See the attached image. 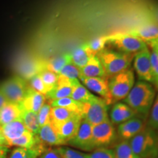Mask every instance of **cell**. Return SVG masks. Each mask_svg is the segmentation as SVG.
<instances>
[{
    "label": "cell",
    "mask_w": 158,
    "mask_h": 158,
    "mask_svg": "<svg viewBox=\"0 0 158 158\" xmlns=\"http://www.w3.org/2000/svg\"><path fill=\"white\" fill-rule=\"evenodd\" d=\"M155 95L156 92L151 84L140 81L134 84L124 102L137 114L147 117L155 101Z\"/></svg>",
    "instance_id": "6da1fadb"
},
{
    "label": "cell",
    "mask_w": 158,
    "mask_h": 158,
    "mask_svg": "<svg viewBox=\"0 0 158 158\" xmlns=\"http://www.w3.org/2000/svg\"><path fill=\"white\" fill-rule=\"evenodd\" d=\"M106 72V78L113 77L129 68L135 55L104 48L96 55Z\"/></svg>",
    "instance_id": "7a4b0ae2"
},
{
    "label": "cell",
    "mask_w": 158,
    "mask_h": 158,
    "mask_svg": "<svg viewBox=\"0 0 158 158\" xmlns=\"http://www.w3.org/2000/svg\"><path fill=\"white\" fill-rule=\"evenodd\" d=\"M129 142L134 152L140 158L158 157V135L152 128L146 127Z\"/></svg>",
    "instance_id": "3957f363"
},
{
    "label": "cell",
    "mask_w": 158,
    "mask_h": 158,
    "mask_svg": "<svg viewBox=\"0 0 158 158\" xmlns=\"http://www.w3.org/2000/svg\"><path fill=\"white\" fill-rule=\"evenodd\" d=\"M135 84V75L132 69H127L111 77L108 87L112 103L124 100Z\"/></svg>",
    "instance_id": "277c9868"
},
{
    "label": "cell",
    "mask_w": 158,
    "mask_h": 158,
    "mask_svg": "<svg viewBox=\"0 0 158 158\" xmlns=\"http://www.w3.org/2000/svg\"><path fill=\"white\" fill-rule=\"evenodd\" d=\"M108 43L122 53L135 55L147 48V43L128 33L118 32L108 36Z\"/></svg>",
    "instance_id": "5b68a950"
},
{
    "label": "cell",
    "mask_w": 158,
    "mask_h": 158,
    "mask_svg": "<svg viewBox=\"0 0 158 158\" xmlns=\"http://www.w3.org/2000/svg\"><path fill=\"white\" fill-rule=\"evenodd\" d=\"M81 116L92 125H97L108 119L107 104L101 98L97 97L88 102L82 103Z\"/></svg>",
    "instance_id": "8992f818"
},
{
    "label": "cell",
    "mask_w": 158,
    "mask_h": 158,
    "mask_svg": "<svg viewBox=\"0 0 158 158\" xmlns=\"http://www.w3.org/2000/svg\"><path fill=\"white\" fill-rule=\"evenodd\" d=\"M29 88L27 81L20 76H15L4 82L0 87V91L7 102L20 104L24 99Z\"/></svg>",
    "instance_id": "52a82bcc"
},
{
    "label": "cell",
    "mask_w": 158,
    "mask_h": 158,
    "mask_svg": "<svg viewBox=\"0 0 158 158\" xmlns=\"http://www.w3.org/2000/svg\"><path fill=\"white\" fill-rule=\"evenodd\" d=\"M116 137L115 128L109 119L92 127V141L94 149L110 147L116 141Z\"/></svg>",
    "instance_id": "ba28073f"
},
{
    "label": "cell",
    "mask_w": 158,
    "mask_h": 158,
    "mask_svg": "<svg viewBox=\"0 0 158 158\" xmlns=\"http://www.w3.org/2000/svg\"><path fill=\"white\" fill-rule=\"evenodd\" d=\"M92 127L89 122L82 119L80 127L75 137L68 142V145L82 151L90 152L94 149L92 141Z\"/></svg>",
    "instance_id": "9c48e42d"
},
{
    "label": "cell",
    "mask_w": 158,
    "mask_h": 158,
    "mask_svg": "<svg viewBox=\"0 0 158 158\" xmlns=\"http://www.w3.org/2000/svg\"><path fill=\"white\" fill-rule=\"evenodd\" d=\"M134 68L140 80L152 83L151 52L148 48L140 51L135 55Z\"/></svg>",
    "instance_id": "30bf717a"
},
{
    "label": "cell",
    "mask_w": 158,
    "mask_h": 158,
    "mask_svg": "<svg viewBox=\"0 0 158 158\" xmlns=\"http://www.w3.org/2000/svg\"><path fill=\"white\" fill-rule=\"evenodd\" d=\"M79 80L81 81L85 87L87 89H89L102 98L107 106L112 104L111 97H110L109 87H108V78H106V77L88 78V77L83 76L81 75L79 78Z\"/></svg>",
    "instance_id": "8fae6325"
},
{
    "label": "cell",
    "mask_w": 158,
    "mask_h": 158,
    "mask_svg": "<svg viewBox=\"0 0 158 158\" xmlns=\"http://www.w3.org/2000/svg\"><path fill=\"white\" fill-rule=\"evenodd\" d=\"M17 70L21 78L25 81H29L45 70V61L37 58L25 59L19 63Z\"/></svg>",
    "instance_id": "7c38bea8"
},
{
    "label": "cell",
    "mask_w": 158,
    "mask_h": 158,
    "mask_svg": "<svg viewBox=\"0 0 158 158\" xmlns=\"http://www.w3.org/2000/svg\"><path fill=\"white\" fill-rule=\"evenodd\" d=\"M78 79H70L58 74V81L56 85L45 95L49 100H54L64 98H70L73 90L74 84Z\"/></svg>",
    "instance_id": "4fadbf2b"
},
{
    "label": "cell",
    "mask_w": 158,
    "mask_h": 158,
    "mask_svg": "<svg viewBox=\"0 0 158 158\" xmlns=\"http://www.w3.org/2000/svg\"><path fill=\"white\" fill-rule=\"evenodd\" d=\"M146 123L142 118L133 117L118 124V135L123 141L131 140L146 129Z\"/></svg>",
    "instance_id": "5bb4252c"
},
{
    "label": "cell",
    "mask_w": 158,
    "mask_h": 158,
    "mask_svg": "<svg viewBox=\"0 0 158 158\" xmlns=\"http://www.w3.org/2000/svg\"><path fill=\"white\" fill-rule=\"evenodd\" d=\"M82 119L80 114H76L73 117L69 118L63 123L57 126H54L59 135L65 142V143L68 144V142L76 136Z\"/></svg>",
    "instance_id": "9a60e30c"
},
{
    "label": "cell",
    "mask_w": 158,
    "mask_h": 158,
    "mask_svg": "<svg viewBox=\"0 0 158 158\" xmlns=\"http://www.w3.org/2000/svg\"><path fill=\"white\" fill-rule=\"evenodd\" d=\"M128 34L141 40L144 43L153 42L158 39V24L155 21H148L128 31Z\"/></svg>",
    "instance_id": "2e32d148"
},
{
    "label": "cell",
    "mask_w": 158,
    "mask_h": 158,
    "mask_svg": "<svg viewBox=\"0 0 158 158\" xmlns=\"http://www.w3.org/2000/svg\"><path fill=\"white\" fill-rule=\"evenodd\" d=\"M46 97L44 94L39 93L29 86L28 92L25 98L20 103L23 110L38 113L40 109L45 104Z\"/></svg>",
    "instance_id": "e0dca14e"
},
{
    "label": "cell",
    "mask_w": 158,
    "mask_h": 158,
    "mask_svg": "<svg viewBox=\"0 0 158 158\" xmlns=\"http://www.w3.org/2000/svg\"><path fill=\"white\" fill-rule=\"evenodd\" d=\"M37 136L41 143L45 146L66 145L51 122L40 127Z\"/></svg>",
    "instance_id": "ac0fdd59"
},
{
    "label": "cell",
    "mask_w": 158,
    "mask_h": 158,
    "mask_svg": "<svg viewBox=\"0 0 158 158\" xmlns=\"http://www.w3.org/2000/svg\"><path fill=\"white\" fill-rule=\"evenodd\" d=\"M137 113L132 109L127 104L122 102H116L114 105L110 112V118L111 123L120 124L135 117Z\"/></svg>",
    "instance_id": "d6986e66"
},
{
    "label": "cell",
    "mask_w": 158,
    "mask_h": 158,
    "mask_svg": "<svg viewBox=\"0 0 158 158\" xmlns=\"http://www.w3.org/2000/svg\"><path fill=\"white\" fill-rule=\"evenodd\" d=\"M2 131L7 141V147H9L10 142L22 135L26 131H27V130L21 118H19L2 126Z\"/></svg>",
    "instance_id": "ffe728a7"
},
{
    "label": "cell",
    "mask_w": 158,
    "mask_h": 158,
    "mask_svg": "<svg viewBox=\"0 0 158 158\" xmlns=\"http://www.w3.org/2000/svg\"><path fill=\"white\" fill-rule=\"evenodd\" d=\"M22 111L20 104L7 102L0 108V125L3 126L21 118Z\"/></svg>",
    "instance_id": "44dd1931"
},
{
    "label": "cell",
    "mask_w": 158,
    "mask_h": 158,
    "mask_svg": "<svg viewBox=\"0 0 158 158\" xmlns=\"http://www.w3.org/2000/svg\"><path fill=\"white\" fill-rule=\"evenodd\" d=\"M71 62L79 68H82L87 64L92 56H96L88 46L86 43L76 48L70 53Z\"/></svg>",
    "instance_id": "7402d4cb"
},
{
    "label": "cell",
    "mask_w": 158,
    "mask_h": 158,
    "mask_svg": "<svg viewBox=\"0 0 158 158\" xmlns=\"http://www.w3.org/2000/svg\"><path fill=\"white\" fill-rule=\"evenodd\" d=\"M81 73L83 76L88 78H106L103 67L97 56H92L87 64L81 68Z\"/></svg>",
    "instance_id": "603a6c76"
},
{
    "label": "cell",
    "mask_w": 158,
    "mask_h": 158,
    "mask_svg": "<svg viewBox=\"0 0 158 158\" xmlns=\"http://www.w3.org/2000/svg\"><path fill=\"white\" fill-rule=\"evenodd\" d=\"M47 149L42 143H40L31 149L18 148L13 151L10 158H37Z\"/></svg>",
    "instance_id": "cb8c5ba5"
},
{
    "label": "cell",
    "mask_w": 158,
    "mask_h": 158,
    "mask_svg": "<svg viewBox=\"0 0 158 158\" xmlns=\"http://www.w3.org/2000/svg\"><path fill=\"white\" fill-rule=\"evenodd\" d=\"M40 143V141L37 135H35L27 130L19 138L10 142L9 147L16 146V147L24 148V149H31Z\"/></svg>",
    "instance_id": "d4e9b609"
},
{
    "label": "cell",
    "mask_w": 158,
    "mask_h": 158,
    "mask_svg": "<svg viewBox=\"0 0 158 158\" xmlns=\"http://www.w3.org/2000/svg\"><path fill=\"white\" fill-rule=\"evenodd\" d=\"M77 114L76 112L61 107H51V123L54 126H57L63 123L69 118L73 117Z\"/></svg>",
    "instance_id": "484cf974"
},
{
    "label": "cell",
    "mask_w": 158,
    "mask_h": 158,
    "mask_svg": "<svg viewBox=\"0 0 158 158\" xmlns=\"http://www.w3.org/2000/svg\"><path fill=\"white\" fill-rule=\"evenodd\" d=\"M71 62L70 54L66 53L58 56L51 58L48 61H45V69L59 74L61 70L69 62Z\"/></svg>",
    "instance_id": "4316f807"
},
{
    "label": "cell",
    "mask_w": 158,
    "mask_h": 158,
    "mask_svg": "<svg viewBox=\"0 0 158 158\" xmlns=\"http://www.w3.org/2000/svg\"><path fill=\"white\" fill-rule=\"evenodd\" d=\"M70 98L77 102L84 103V102H88L94 100L97 98V96L91 93L87 89L81 84L78 80H76Z\"/></svg>",
    "instance_id": "83f0119b"
},
{
    "label": "cell",
    "mask_w": 158,
    "mask_h": 158,
    "mask_svg": "<svg viewBox=\"0 0 158 158\" xmlns=\"http://www.w3.org/2000/svg\"><path fill=\"white\" fill-rule=\"evenodd\" d=\"M21 119L24 124L26 128L30 133L37 135L40 126L38 121V116L37 113L29 111V110H23L21 116Z\"/></svg>",
    "instance_id": "f1b7e54d"
},
{
    "label": "cell",
    "mask_w": 158,
    "mask_h": 158,
    "mask_svg": "<svg viewBox=\"0 0 158 158\" xmlns=\"http://www.w3.org/2000/svg\"><path fill=\"white\" fill-rule=\"evenodd\" d=\"M50 106L51 107H61L76 112L81 115V109L82 103L77 102L71 98H64L57 100H51Z\"/></svg>",
    "instance_id": "f546056e"
},
{
    "label": "cell",
    "mask_w": 158,
    "mask_h": 158,
    "mask_svg": "<svg viewBox=\"0 0 158 158\" xmlns=\"http://www.w3.org/2000/svg\"><path fill=\"white\" fill-rule=\"evenodd\" d=\"M114 152L115 158H140L134 152L128 141L122 140L119 143H116Z\"/></svg>",
    "instance_id": "4dcf8cb0"
},
{
    "label": "cell",
    "mask_w": 158,
    "mask_h": 158,
    "mask_svg": "<svg viewBox=\"0 0 158 158\" xmlns=\"http://www.w3.org/2000/svg\"><path fill=\"white\" fill-rule=\"evenodd\" d=\"M59 74L70 79H72V80L79 79L80 76H81V68H78L72 62H69L68 64L65 65L64 68L61 70Z\"/></svg>",
    "instance_id": "1f68e13d"
},
{
    "label": "cell",
    "mask_w": 158,
    "mask_h": 158,
    "mask_svg": "<svg viewBox=\"0 0 158 158\" xmlns=\"http://www.w3.org/2000/svg\"><path fill=\"white\" fill-rule=\"evenodd\" d=\"M29 81V86L34 89L36 92H39V93L46 95L47 94L50 92L51 89L48 86L44 84V82L43 81V80L41 79L40 76L39 74L36 75L34 77H32Z\"/></svg>",
    "instance_id": "d6a6232c"
},
{
    "label": "cell",
    "mask_w": 158,
    "mask_h": 158,
    "mask_svg": "<svg viewBox=\"0 0 158 158\" xmlns=\"http://www.w3.org/2000/svg\"><path fill=\"white\" fill-rule=\"evenodd\" d=\"M62 158H89V154H85L69 147H59L56 149Z\"/></svg>",
    "instance_id": "836d02e7"
},
{
    "label": "cell",
    "mask_w": 158,
    "mask_h": 158,
    "mask_svg": "<svg viewBox=\"0 0 158 158\" xmlns=\"http://www.w3.org/2000/svg\"><path fill=\"white\" fill-rule=\"evenodd\" d=\"M41 79L44 84L51 90L53 87L56 85L58 81V74L55 73L54 72H51L50 70H43L39 73Z\"/></svg>",
    "instance_id": "e575fe53"
},
{
    "label": "cell",
    "mask_w": 158,
    "mask_h": 158,
    "mask_svg": "<svg viewBox=\"0 0 158 158\" xmlns=\"http://www.w3.org/2000/svg\"><path fill=\"white\" fill-rule=\"evenodd\" d=\"M108 43V36H102L98 37V38L92 40L88 42L86 44L89 47L92 52L97 55L99 52L103 50L105 46Z\"/></svg>",
    "instance_id": "d590c367"
},
{
    "label": "cell",
    "mask_w": 158,
    "mask_h": 158,
    "mask_svg": "<svg viewBox=\"0 0 158 158\" xmlns=\"http://www.w3.org/2000/svg\"><path fill=\"white\" fill-rule=\"evenodd\" d=\"M51 106L49 103H45L42 106L37 113V116H38V121L40 126L43 127V126L45 125V124L50 123L51 122Z\"/></svg>",
    "instance_id": "8d00e7d4"
},
{
    "label": "cell",
    "mask_w": 158,
    "mask_h": 158,
    "mask_svg": "<svg viewBox=\"0 0 158 158\" xmlns=\"http://www.w3.org/2000/svg\"><path fill=\"white\" fill-rule=\"evenodd\" d=\"M148 125L153 130L158 129V94L151 108Z\"/></svg>",
    "instance_id": "74e56055"
},
{
    "label": "cell",
    "mask_w": 158,
    "mask_h": 158,
    "mask_svg": "<svg viewBox=\"0 0 158 158\" xmlns=\"http://www.w3.org/2000/svg\"><path fill=\"white\" fill-rule=\"evenodd\" d=\"M151 64L152 83L158 89V53L155 50L151 52Z\"/></svg>",
    "instance_id": "f35d334b"
},
{
    "label": "cell",
    "mask_w": 158,
    "mask_h": 158,
    "mask_svg": "<svg viewBox=\"0 0 158 158\" xmlns=\"http://www.w3.org/2000/svg\"><path fill=\"white\" fill-rule=\"evenodd\" d=\"M89 158H115L113 149L108 148H98L89 154Z\"/></svg>",
    "instance_id": "ab89813d"
},
{
    "label": "cell",
    "mask_w": 158,
    "mask_h": 158,
    "mask_svg": "<svg viewBox=\"0 0 158 158\" xmlns=\"http://www.w3.org/2000/svg\"><path fill=\"white\" fill-rule=\"evenodd\" d=\"M40 158H62L56 149H47Z\"/></svg>",
    "instance_id": "60d3db41"
},
{
    "label": "cell",
    "mask_w": 158,
    "mask_h": 158,
    "mask_svg": "<svg viewBox=\"0 0 158 158\" xmlns=\"http://www.w3.org/2000/svg\"><path fill=\"white\" fill-rule=\"evenodd\" d=\"M9 149L6 146H0V158H7Z\"/></svg>",
    "instance_id": "b9f144b4"
},
{
    "label": "cell",
    "mask_w": 158,
    "mask_h": 158,
    "mask_svg": "<svg viewBox=\"0 0 158 158\" xmlns=\"http://www.w3.org/2000/svg\"><path fill=\"white\" fill-rule=\"evenodd\" d=\"M152 19L157 24H158V5L154 7L152 10Z\"/></svg>",
    "instance_id": "7bdbcfd3"
},
{
    "label": "cell",
    "mask_w": 158,
    "mask_h": 158,
    "mask_svg": "<svg viewBox=\"0 0 158 158\" xmlns=\"http://www.w3.org/2000/svg\"><path fill=\"white\" fill-rule=\"evenodd\" d=\"M0 146H6V147H7V141H6V139L2 134V131L1 125H0Z\"/></svg>",
    "instance_id": "ee69618b"
},
{
    "label": "cell",
    "mask_w": 158,
    "mask_h": 158,
    "mask_svg": "<svg viewBox=\"0 0 158 158\" xmlns=\"http://www.w3.org/2000/svg\"><path fill=\"white\" fill-rule=\"evenodd\" d=\"M7 102V99L5 98V97L4 96V94L2 93V92L0 91V108L2 107V106H5Z\"/></svg>",
    "instance_id": "f6af8a7d"
},
{
    "label": "cell",
    "mask_w": 158,
    "mask_h": 158,
    "mask_svg": "<svg viewBox=\"0 0 158 158\" xmlns=\"http://www.w3.org/2000/svg\"><path fill=\"white\" fill-rule=\"evenodd\" d=\"M150 46L152 47V50H155V51H157L158 53V39L156 40L153 41V42H151L149 43H148Z\"/></svg>",
    "instance_id": "bcb514c9"
},
{
    "label": "cell",
    "mask_w": 158,
    "mask_h": 158,
    "mask_svg": "<svg viewBox=\"0 0 158 158\" xmlns=\"http://www.w3.org/2000/svg\"><path fill=\"white\" fill-rule=\"evenodd\" d=\"M152 158H158V157H152Z\"/></svg>",
    "instance_id": "7dc6e473"
}]
</instances>
